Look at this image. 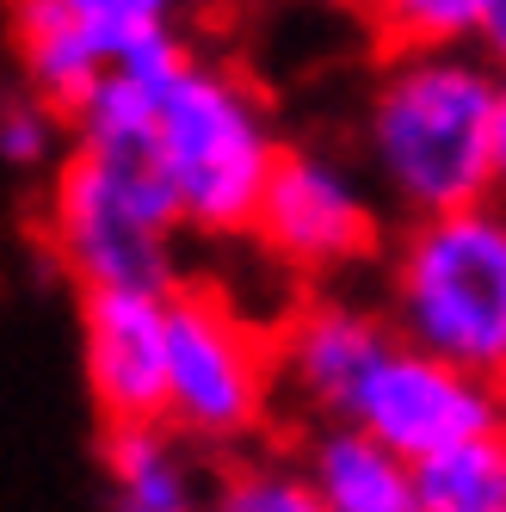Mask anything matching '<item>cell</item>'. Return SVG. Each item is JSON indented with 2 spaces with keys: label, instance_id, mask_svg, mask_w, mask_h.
I'll use <instances>...</instances> for the list:
<instances>
[{
  "label": "cell",
  "instance_id": "obj_20",
  "mask_svg": "<svg viewBox=\"0 0 506 512\" xmlns=\"http://www.w3.org/2000/svg\"><path fill=\"white\" fill-rule=\"evenodd\" d=\"M315 7H365V0H315Z\"/></svg>",
  "mask_w": 506,
  "mask_h": 512
},
{
  "label": "cell",
  "instance_id": "obj_5",
  "mask_svg": "<svg viewBox=\"0 0 506 512\" xmlns=\"http://www.w3.org/2000/svg\"><path fill=\"white\" fill-rule=\"evenodd\" d=\"M272 334H260L223 290L167 284V395L161 420L198 451L247 445L272 414Z\"/></svg>",
  "mask_w": 506,
  "mask_h": 512
},
{
  "label": "cell",
  "instance_id": "obj_14",
  "mask_svg": "<svg viewBox=\"0 0 506 512\" xmlns=\"http://www.w3.org/2000/svg\"><path fill=\"white\" fill-rule=\"evenodd\" d=\"M389 50H457L476 31V0H365Z\"/></svg>",
  "mask_w": 506,
  "mask_h": 512
},
{
  "label": "cell",
  "instance_id": "obj_1",
  "mask_svg": "<svg viewBox=\"0 0 506 512\" xmlns=\"http://www.w3.org/2000/svg\"><path fill=\"white\" fill-rule=\"evenodd\" d=\"M494 68L457 50H395L365 105V161L395 210L432 216L488 198Z\"/></svg>",
  "mask_w": 506,
  "mask_h": 512
},
{
  "label": "cell",
  "instance_id": "obj_18",
  "mask_svg": "<svg viewBox=\"0 0 506 512\" xmlns=\"http://www.w3.org/2000/svg\"><path fill=\"white\" fill-rule=\"evenodd\" d=\"M469 44H476V56L494 68V75H506V0H476V31H469Z\"/></svg>",
  "mask_w": 506,
  "mask_h": 512
},
{
  "label": "cell",
  "instance_id": "obj_21",
  "mask_svg": "<svg viewBox=\"0 0 506 512\" xmlns=\"http://www.w3.org/2000/svg\"><path fill=\"white\" fill-rule=\"evenodd\" d=\"M494 383H500V395H506V364H500V377H494Z\"/></svg>",
  "mask_w": 506,
  "mask_h": 512
},
{
  "label": "cell",
  "instance_id": "obj_17",
  "mask_svg": "<svg viewBox=\"0 0 506 512\" xmlns=\"http://www.w3.org/2000/svg\"><path fill=\"white\" fill-rule=\"evenodd\" d=\"M62 13H75L105 50H130L136 38H149V31H167L179 19V0H56Z\"/></svg>",
  "mask_w": 506,
  "mask_h": 512
},
{
  "label": "cell",
  "instance_id": "obj_11",
  "mask_svg": "<svg viewBox=\"0 0 506 512\" xmlns=\"http://www.w3.org/2000/svg\"><path fill=\"white\" fill-rule=\"evenodd\" d=\"M7 50L19 68V87L38 93L44 105L68 118L75 105L99 87V75L112 68V50H105L93 31L62 13L56 0H7Z\"/></svg>",
  "mask_w": 506,
  "mask_h": 512
},
{
  "label": "cell",
  "instance_id": "obj_10",
  "mask_svg": "<svg viewBox=\"0 0 506 512\" xmlns=\"http://www.w3.org/2000/svg\"><path fill=\"white\" fill-rule=\"evenodd\" d=\"M105 494L124 512H192L204 500V463L167 420H118L99 438Z\"/></svg>",
  "mask_w": 506,
  "mask_h": 512
},
{
  "label": "cell",
  "instance_id": "obj_13",
  "mask_svg": "<svg viewBox=\"0 0 506 512\" xmlns=\"http://www.w3.org/2000/svg\"><path fill=\"white\" fill-rule=\"evenodd\" d=\"M414 512H506V420L420 457Z\"/></svg>",
  "mask_w": 506,
  "mask_h": 512
},
{
  "label": "cell",
  "instance_id": "obj_6",
  "mask_svg": "<svg viewBox=\"0 0 506 512\" xmlns=\"http://www.w3.org/2000/svg\"><path fill=\"white\" fill-rule=\"evenodd\" d=\"M247 235L297 278H334L377 253L383 216L371 186L328 149H284Z\"/></svg>",
  "mask_w": 506,
  "mask_h": 512
},
{
  "label": "cell",
  "instance_id": "obj_2",
  "mask_svg": "<svg viewBox=\"0 0 506 512\" xmlns=\"http://www.w3.org/2000/svg\"><path fill=\"white\" fill-rule=\"evenodd\" d=\"M149 155L179 204L186 235H247L253 204L284 155L272 105L247 75L210 56H179L149 105Z\"/></svg>",
  "mask_w": 506,
  "mask_h": 512
},
{
  "label": "cell",
  "instance_id": "obj_19",
  "mask_svg": "<svg viewBox=\"0 0 506 512\" xmlns=\"http://www.w3.org/2000/svg\"><path fill=\"white\" fill-rule=\"evenodd\" d=\"M488 179L506 198V75L494 81V118H488Z\"/></svg>",
  "mask_w": 506,
  "mask_h": 512
},
{
  "label": "cell",
  "instance_id": "obj_7",
  "mask_svg": "<svg viewBox=\"0 0 506 512\" xmlns=\"http://www.w3.org/2000/svg\"><path fill=\"white\" fill-rule=\"evenodd\" d=\"M340 420L365 426L371 438H383L389 451H402L408 463H420V457L457 445V438H469V432L500 426L506 420V395L482 371H463V364L426 352V346L389 340L377 352V364L358 377V389L346 395Z\"/></svg>",
  "mask_w": 506,
  "mask_h": 512
},
{
  "label": "cell",
  "instance_id": "obj_3",
  "mask_svg": "<svg viewBox=\"0 0 506 512\" xmlns=\"http://www.w3.org/2000/svg\"><path fill=\"white\" fill-rule=\"evenodd\" d=\"M38 235L50 247V260L81 290H99V284L167 290L186 223H179V204L149 155V142L68 136V149L50 167Z\"/></svg>",
  "mask_w": 506,
  "mask_h": 512
},
{
  "label": "cell",
  "instance_id": "obj_12",
  "mask_svg": "<svg viewBox=\"0 0 506 512\" xmlns=\"http://www.w3.org/2000/svg\"><path fill=\"white\" fill-rule=\"evenodd\" d=\"M303 475L321 512H414V463L352 420L315 432Z\"/></svg>",
  "mask_w": 506,
  "mask_h": 512
},
{
  "label": "cell",
  "instance_id": "obj_16",
  "mask_svg": "<svg viewBox=\"0 0 506 512\" xmlns=\"http://www.w3.org/2000/svg\"><path fill=\"white\" fill-rule=\"evenodd\" d=\"M216 506H229V512H315V494H309V475L297 463L260 457V463H241L223 475Z\"/></svg>",
  "mask_w": 506,
  "mask_h": 512
},
{
  "label": "cell",
  "instance_id": "obj_9",
  "mask_svg": "<svg viewBox=\"0 0 506 512\" xmlns=\"http://www.w3.org/2000/svg\"><path fill=\"white\" fill-rule=\"evenodd\" d=\"M389 321L365 303L346 297H309L303 309H291L272 334V377L278 389L309 414L340 420L346 395L358 389V377L377 364V352L389 346Z\"/></svg>",
  "mask_w": 506,
  "mask_h": 512
},
{
  "label": "cell",
  "instance_id": "obj_4",
  "mask_svg": "<svg viewBox=\"0 0 506 512\" xmlns=\"http://www.w3.org/2000/svg\"><path fill=\"white\" fill-rule=\"evenodd\" d=\"M389 334L463 371L500 377L506 364V210L469 198L414 216L389 260Z\"/></svg>",
  "mask_w": 506,
  "mask_h": 512
},
{
  "label": "cell",
  "instance_id": "obj_8",
  "mask_svg": "<svg viewBox=\"0 0 506 512\" xmlns=\"http://www.w3.org/2000/svg\"><path fill=\"white\" fill-rule=\"evenodd\" d=\"M81 377L99 426L161 420L167 395V290L99 284L81 290Z\"/></svg>",
  "mask_w": 506,
  "mask_h": 512
},
{
  "label": "cell",
  "instance_id": "obj_15",
  "mask_svg": "<svg viewBox=\"0 0 506 512\" xmlns=\"http://www.w3.org/2000/svg\"><path fill=\"white\" fill-rule=\"evenodd\" d=\"M62 149H68V118L56 112V105H44L25 87L0 99V167L44 173V167H56Z\"/></svg>",
  "mask_w": 506,
  "mask_h": 512
}]
</instances>
